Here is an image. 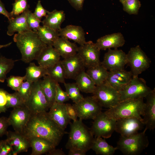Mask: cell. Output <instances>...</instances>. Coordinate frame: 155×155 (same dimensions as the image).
I'll list each match as a JSON object with an SVG mask.
<instances>
[{
  "instance_id": "8fae6325",
  "label": "cell",
  "mask_w": 155,
  "mask_h": 155,
  "mask_svg": "<svg viewBox=\"0 0 155 155\" xmlns=\"http://www.w3.org/2000/svg\"><path fill=\"white\" fill-rule=\"evenodd\" d=\"M90 129L95 137H110L115 131L116 120L101 112L94 120Z\"/></svg>"
},
{
  "instance_id": "db71d44e",
  "label": "cell",
  "mask_w": 155,
  "mask_h": 155,
  "mask_svg": "<svg viewBox=\"0 0 155 155\" xmlns=\"http://www.w3.org/2000/svg\"><path fill=\"white\" fill-rule=\"evenodd\" d=\"M12 42H10L5 44L4 45H0V49L2 48L3 47H7L11 45L12 44Z\"/></svg>"
},
{
  "instance_id": "ffe728a7",
  "label": "cell",
  "mask_w": 155,
  "mask_h": 155,
  "mask_svg": "<svg viewBox=\"0 0 155 155\" xmlns=\"http://www.w3.org/2000/svg\"><path fill=\"white\" fill-rule=\"evenodd\" d=\"M146 102L142 121L147 130H153L155 127V90L146 97Z\"/></svg>"
},
{
  "instance_id": "bcb514c9",
  "label": "cell",
  "mask_w": 155,
  "mask_h": 155,
  "mask_svg": "<svg viewBox=\"0 0 155 155\" xmlns=\"http://www.w3.org/2000/svg\"><path fill=\"white\" fill-rule=\"evenodd\" d=\"M7 93L3 89L0 88V113H5L7 110Z\"/></svg>"
},
{
  "instance_id": "74e56055",
  "label": "cell",
  "mask_w": 155,
  "mask_h": 155,
  "mask_svg": "<svg viewBox=\"0 0 155 155\" xmlns=\"http://www.w3.org/2000/svg\"><path fill=\"white\" fill-rule=\"evenodd\" d=\"M25 105V102L17 91L7 94V108H13Z\"/></svg>"
},
{
  "instance_id": "1f68e13d",
  "label": "cell",
  "mask_w": 155,
  "mask_h": 155,
  "mask_svg": "<svg viewBox=\"0 0 155 155\" xmlns=\"http://www.w3.org/2000/svg\"><path fill=\"white\" fill-rule=\"evenodd\" d=\"M36 33L41 40L47 46H53L60 37L58 31L43 25L40 26Z\"/></svg>"
},
{
  "instance_id": "d6a6232c",
  "label": "cell",
  "mask_w": 155,
  "mask_h": 155,
  "mask_svg": "<svg viewBox=\"0 0 155 155\" xmlns=\"http://www.w3.org/2000/svg\"><path fill=\"white\" fill-rule=\"evenodd\" d=\"M74 80L81 92L93 93L96 86L85 70L78 74Z\"/></svg>"
},
{
  "instance_id": "484cf974",
  "label": "cell",
  "mask_w": 155,
  "mask_h": 155,
  "mask_svg": "<svg viewBox=\"0 0 155 155\" xmlns=\"http://www.w3.org/2000/svg\"><path fill=\"white\" fill-rule=\"evenodd\" d=\"M30 147L32 148L31 155H40L46 154L56 148L53 144L49 141L38 137L28 138Z\"/></svg>"
},
{
  "instance_id": "816d5d0a",
  "label": "cell",
  "mask_w": 155,
  "mask_h": 155,
  "mask_svg": "<svg viewBox=\"0 0 155 155\" xmlns=\"http://www.w3.org/2000/svg\"><path fill=\"white\" fill-rule=\"evenodd\" d=\"M68 155H85L86 152L81 149L72 148L69 150Z\"/></svg>"
},
{
  "instance_id": "f1b7e54d",
  "label": "cell",
  "mask_w": 155,
  "mask_h": 155,
  "mask_svg": "<svg viewBox=\"0 0 155 155\" xmlns=\"http://www.w3.org/2000/svg\"><path fill=\"white\" fill-rule=\"evenodd\" d=\"M91 149L95 152L96 154L101 155H113L117 150L106 142L105 138L102 137H94Z\"/></svg>"
},
{
  "instance_id": "b9f144b4",
  "label": "cell",
  "mask_w": 155,
  "mask_h": 155,
  "mask_svg": "<svg viewBox=\"0 0 155 155\" xmlns=\"http://www.w3.org/2000/svg\"><path fill=\"white\" fill-rule=\"evenodd\" d=\"M27 22L29 29L36 32L40 26V23L42 22L41 20L37 18L29 9L27 14Z\"/></svg>"
},
{
  "instance_id": "cb8c5ba5",
  "label": "cell",
  "mask_w": 155,
  "mask_h": 155,
  "mask_svg": "<svg viewBox=\"0 0 155 155\" xmlns=\"http://www.w3.org/2000/svg\"><path fill=\"white\" fill-rule=\"evenodd\" d=\"M53 46L63 59L76 54L78 47L75 43L71 42L68 40L61 37L55 41Z\"/></svg>"
},
{
  "instance_id": "9c48e42d",
  "label": "cell",
  "mask_w": 155,
  "mask_h": 155,
  "mask_svg": "<svg viewBox=\"0 0 155 155\" xmlns=\"http://www.w3.org/2000/svg\"><path fill=\"white\" fill-rule=\"evenodd\" d=\"M41 80L33 82L30 94L25 103V105L32 113L47 111L50 106L43 92Z\"/></svg>"
},
{
  "instance_id": "7a4b0ae2",
  "label": "cell",
  "mask_w": 155,
  "mask_h": 155,
  "mask_svg": "<svg viewBox=\"0 0 155 155\" xmlns=\"http://www.w3.org/2000/svg\"><path fill=\"white\" fill-rule=\"evenodd\" d=\"M13 40L21 53V60L26 63L36 60L47 46L41 40L36 32L32 30L16 34Z\"/></svg>"
},
{
  "instance_id": "836d02e7",
  "label": "cell",
  "mask_w": 155,
  "mask_h": 155,
  "mask_svg": "<svg viewBox=\"0 0 155 155\" xmlns=\"http://www.w3.org/2000/svg\"><path fill=\"white\" fill-rule=\"evenodd\" d=\"M47 75L58 83H64L65 72L62 61L60 60L52 66L47 69Z\"/></svg>"
},
{
  "instance_id": "f546056e",
  "label": "cell",
  "mask_w": 155,
  "mask_h": 155,
  "mask_svg": "<svg viewBox=\"0 0 155 155\" xmlns=\"http://www.w3.org/2000/svg\"><path fill=\"white\" fill-rule=\"evenodd\" d=\"M86 72L96 86L102 84L106 80L108 71L100 64L88 68Z\"/></svg>"
},
{
  "instance_id": "ba28073f",
  "label": "cell",
  "mask_w": 155,
  "mask_h": 155,
  "mask_svg": "<svg viewBox=\"0 0 155 155\" xmlns=\"http://www.w3.org/2000/svg\"><path fill=\"white\" fill-rule=\"evenodd\" d=\"M152 90L146 84L143 78L138 76H133L129 83L123 90L119 91L120 100L144 98Z\"/></svg>"
},
{
  "instance_id": "7c38bea8",
  "label": "cell",
  "mask_w": 155,
  "mask_h": 155,
  "mask_svg": "<svg viewBox=\"0 0 155 155\" xmlns=\"http://www.w3.org/2000/svg\"><path fill=\"white\" fill-rule=\"evenodd\" d=\"M100 51L96 43L89 41L78 47L77 53L88 68L101 64Z\"/></svg>"
},
{
  "instance_id": "4dcf8cb0",
  "label": "cell",
  "mask_w": 155,
  "mask_h": 155,
  "mask_svg": "<svg viewBox=\"0 0 155 155\" xmlns=\"http://www.w3.org/2000/svg\"><path fill=\"white\" fill-rule=\"evenodd\" d=\"M47 75V69L40 65L37 66L34 63L31 62L26 68L25 80L34 82Z\"/></svg>"
},
{
  "instance_id": "d6986e66",
  "label": "cell",
  "mask_w": 155,
  "mask_h": 155,
  "mask_svg": "<svg viewBox=\"0 0 155 155\" xmlns=\"http://www.w3.org/2000/svg\"><path fill=\"white\" fill-rule=\"evenodd\" d=\"M48 112L50 117L63 130H65L71 119L67 111L65 104H59L55 102Z\"/></svg>"
},
{
  "instance_id": "681fc988",
  "label": "cell",
  "mask_w": 155,
  "mask_h": 155,
  "mask_svg": "<svg viewBox=\"0 0 155 155\" xmlns=\"http://www.w3.org/2000/svg\"><path fill=\"white\" fill-rule=\"evenodd\" d=\"M85 0H68L71 5L77 11L82 10Z\"/></svg>"
},
{
  "instance_id": "9a60e30c",
  "label": "cell",
  "mask_w": 155,
  "mask_h": 155,
  "mask_svg": "<svg viewBox=\"0 0 155 155\" xmlns=\"http://www.w3.org/2000/svg\"><path fill=\"white\" fill-rule=\"evenodd\" d=\"M144 125L142 119L137 117L121 118L116 120L115 131L121 136H127L138 133Z\"/></svg>"
},
{
  "instance_id": "5b68a950",
  "label": "cell",
  "mask_w": 155,
  "mask_h": 155,
  "mask_svg": "<svg viewBox=\"0 0 155 155\" xmlns=\"http://www.w3.org/2000/svg\"><path fill=\"white\" fill-rule=\"evenodd\" d=\"M146 128L143 132L127 136H121L116 147L125 155L140 154L149 144L148 136L145 133Z\"/></svg>"
},
{
  "instance_id": "3957f363",
  "label": "cell",
  "mask_w": 155,
  "mask_h": 155,
  "mask_svg": "<svg viewBox=\"0 0 155 155\" xmlns=\"http://www.w3.org/2000/svg\"><path fill=\"white\" fill-rule=\"evenodd\" d=\"M69 124L70 130L65 145L66 148L69 150L76 148L86 152L91 149L94 138L90 129L80 119Z\"/></svg>"
},
{
  "instance_id": "52a82bcc",
  "label": "cell",
  "mask_w": 155,
  "mask_h": 155,
  "mask_svg": "<svg viewBox=\"0 0 155 155\" xmlns=\"http://www.w3.org/2000/svg\"><path fill=\"white\" fill-rule=\"evenodd\" d=\"M127 57V64L130 67L133 77L138 76L150 67L151 60L139 45L131 48Z\"/></svg>"
},
{
  "instance_id": "e575fe53",
  "label": "cell",
  "mask_w": 155,
  "mask_h": 155,
  "mask_svg": "<svg viewBox=\"0 0 155 155\" xmlns=\"http://www.w3.org/2000/svg\"><path fill=\"white\" fill-rule=\"evenodd\" d=\"M17 61L3 56L0 57V82H4L7 74L13 69Z\"/></svg>"
},
{
  "instance_id": "7dc6e473",
  "label": "cell",
  "mask_w": 155,
  "mask_h": 155,
  "mask_svg": "<svg viewBox=\"0 0 155 155\" xmlns=\"http://www.w3.org/2000/svg\"><path fill=\"white\" fill-rule=\"evenodd\" d=\"M67 111V114L71 119L73 121L78 120V115L73 105L69 103L65 104Z\"/></svg>"
},
{
  "instance_id": "ac0fdd59",
  "label": "cell",
  "mask_w": 155,
  "mask_h": 155,
  "mask_svg": "<svg viewBox=\"0 0 155 155\" xmlns=\"http://www.w3.org/2000/svg\"><path fill=\"white\" fill-rule=\"evenodd\" d=\"M6 140L13 149L12 155H16L22 152H27L30 147L28 138L22 133L7 131Z\"/></svg>"
},
{
  "instance_id": "f5cc1de1",
  "label": "cell",
  "mask_w": 155,
  "mask_h": 155,
  "mask_svg": "<svg viewBox=\"0 0 155 155\" xmlns=\"http://www.w3.org/2000/svg\"><path fill=\"white\" fill-rule=\"evenodd\" d=\"M48 155H65V153L62 150L59 149H56L55 148L53 149L51 151L46 154Z\"/></svg>"
},
{
  "instance_id": "4fadbf2b",
  "label": "cell",
  "mask_w": 155,
  "mask_h": 155,
  "mask_svg": "<svg viewBox=\"0 0 155 155\" xmlns=\"http://www.w3.org/2000/svg\"><path fill=\"white\" fill-rule=\"evenodd\" d=\"M127 54L121 50L117 49H108L104 57L101 65L108 71L124 69L127 64Z\"/></svg>"
},
{
  "instance_id": "ee69618b",
  "label": "cell",
  "mask_w": 155,
  "mask_h": 155,
  "mask_svg": "<svg viewBox=\"0 0 155 155\" xmlns=\"http://www.w3.org/2000/svg\"><path fill=\"white\" fill-rule=\"evenodd\" d=\"M12 147L6 139L0 141V155H12Z\"/></svg>"
},
{
  "instance_id": "ab89813d",
  "label": "cell",
  "mask_w": 155,
  "mask_h": 155,
  "mask_svg": "<svg viewBox=\"0 0 155 155\" xmlns=\"http://www.w3.org/2000/svg\"><path fill=\"white\" fill-rule=\"evenodd\" d=\"M33 82L26 80L22 84L17 91L19 94L25 102L27 100L31 92Z\"/></svg>"
},
{
  "instance_id": "8992f818",
  "label": "cell",
  "mask_w": 155,
  "mask_h": 155,
  "mask_svg": "<svg viewBox=\"0 0 155 155\" xmlns=\"http://www.w3.org/2000/svg\"><path fill=\"white\" fill-rule=\"evenodd\" d=\"M92 94V96L102 107L110 108L121 101L119 92L106 81L100 85L96 86Z\"/></svg>"
},
{
  "instance_id": "7bdbcfd3",
  "label": "cell",
  "mask_w": 155,
  "mask_h": 155,
  "mask_svg": "<svg viewBox=\"0 0 155 155\" xmlns=\"http://www.w3.org/2000/svg\"><path fill=\"white\" fill-rule=\"evenodd\" d=\"M69 99L66 92L62 89L59 83H57L56 88L55 102L59 104H63Z\"/></svg>"
},
{
  "instance_id": "7402d4cb",
  "label": "cell",
  "mask_w": 155,
  "mask_h": 155,
  "mask_svg": "<svg viewBox=\"0 0 155 155\" xmlns=\"http://www.w3.org/2000/svg\"><path fill=\"white\" fill-rule=\"evenodd\" d=\"M60 37L71 40L80 45L84 44L86 40L85 32L81 26L69 25L59 31Z\"/></svg>"
},
{
  "instance_id": "f907efd6",
  "label": "cell",
  "mask_w": 155,
  "mask_h": 155,
  "mask_svg": "<svg viewBox=\"0 0 155 155\" xmlns=\"http://www.w3.org/2000/svg\"><path fill=\"white\" fill-rule=\"evenodd\" d=\"M0 14L3 15L7 18L9 20H10L12 17L10 12H9L5 8L4 5L1 1L0 0Z\"/></svg>"
},
{
  "instance_id": "c3c4849f",
  "label": "cell",
  "mask_w": 155,
  "mask_h": 155,
  "mask_svg": "<svg viewBox=\"0 0 155 155\" xmlns=\"http://www.w3.org/2000/svg\"><path fill=\"white\" fill-rule=\"evenodd\" d=\"M9 126L7 118L5 117H0V137L6 134L7 128Z\"/></svg>"
},
{
  "instance_id": "2e32d148",
  "label": "cell",
  "mask_w": 155,
  "mask_h": 155,
  "mask_svg": "<svg viewBox=\"0 0 155 155\" xmlns=\"http://www.w3.org/2000/svg\"><path fill=\"white\" fill-rule=\"evenodd\" d=\"M132 77L131 71L125 69L108 71L106 81L112 87L119 91L124 89Z\"/></svg>"
},
{
  "instance_id": "d4e9b609",
  "label": "cell",
  "mask_w": 155,
  "mask_h": 155,
  "mask_svg": "<svg viewBox=\"0 0 155 155\" xmlns=\"http://www.w3.org/2000/svg\"><path fill=\"white\" fill-rule=\"evenodd\" d=\"M28 9L20 15L12 18L10 20L7 27V34L12 36L16 32H21L30 30L27 22Z\"/></svg>"
},
{
  "instance_id": "11a10c76",
  "label": "cell",
  "mask_w": 155,
  "mask_h": 155,
  "mask_svg": "<svg viewBox=\"0 0 155 155\" xmlns=\"http://www.w3.org/2000/svg\"><path fill=\"white\" fill-rule=\"evenodd\" d=\"M126 0H119L120 1L121 3H122L123 2V1H125Z\"/></svg>"
},
{
  "instance_id": "60d3db41",
  "label": "cell",
  "mask_w": 155,
  "mask_h": 155,
  "mask_svg": "<svg viewBox=\"0 0 155 155\" xmlns=\"http://www.w3.org/2000/svg\"><path fill=\"white\" fill-rule=\"evenodd\" d=\"M25 76H20L11 75L7 78V86L12 90L17 91L19 89L24 81Z\"/></svg>"
},
{
  "instance_id": "e0dca14e",
  "label": "cell",
  "mask_w": 155,
  "mask_h": 155,
  "mask_svg": "<svg viewBox=\"0 0 155 155\" xmlns=\"http://www.w3.org/2000/svg\"><path fill=\"white\" fill-rule=\"evenodd\" d=\"M61 61L65 71L66 79L75 80L78 74L85 70L84 63L77 53Z\"/></svg>"
},
{
  "instance_id": "277c9868",
  "label": "cell",
  "mask_w": 155,
  "mask_h": 155,
  "mask_svg": "<svg viewBox=\"0 0 155 155\" xmlns=\"http://www.w3.org/2000/svg\"><path fill=\"white\" fill-rule=\"evenodd\" d=\"M145 106L144 98L127 99L120 101L104 113L109 117L115 120L132 117L142 120L141 116L144 114Z\"/></svg>"
},
{
  "instance_id": "f35d334b",
  "label": "cell",
  "mask_w": 155,
  "mask_h": 155,
  "mask_svg": "<svg viewBox=\"0 0 155 155\" xmlns=\"http://www.w3.org/2000/svg\"><path fill=\"white\" fill-rule=\"evenodd\" d=\"M12 6V10L10 12L12 17L20 15L29 8L27 0H16Z\"/></svg>"
},
{
  "instance_id": "6da1fadb",
  "label": "cell",
  "mask_w": 155,
  "mask_h": 155,
  "mask_svg": "<svg viewBox=\"0 0 155 155\" xmlns=\"http://www.w3.org/2000/svg\"><path fill=\"white\" fill-rule=\"evenodd\" d=\"M67 133L50 117L48 112L42 111L32 113L23 134L28 138H44L56 147Z\"/></svg>"
},
{
  "instance_id": "83f0119b",
  "label": "cell",
  "mask_w": 155,
  "mask_h": 155,
  "mask_svg": "<svg viewBox=\"0 0 155 155\" xmlns=\"http://www.w3.org/2000/svg\"><path fill=\"white\" fill-rule=\"evenodd\" d=\"M58 83L48 75L41 80V85L43 92L50 106L55 102L56 88Z\"/></svg>"
},
{
  "instance_id": "8d00e7d4",
  "label": "cell",
  "mask_w": 155,
  "mask_h": 155,
  "mask_svg": "<svg viewBox=\"0 0 155 155\" xmlns=\"http://www.w3.org/2000/svg\"><path fill=\"white\" fill-rule=\"evenodd\" d=\"M121 3L123 10L130 15L137 14L141 6L139 0H126Z\"/></svg>"
},
{
  "instance_id": "4316f807",
  "label": "cell",
  "mask_w": 155,
  "mask_h": 155,
  "mask_svg": "<svg viewBox=\"0 0 155 155\" xmlns=\"http://www.w3.org/2000/svg\"><path fill=\"white\" fill-rule=\"evenodd\" d=\"M42 22L43 25L59 31L61 25L65 20V14L64 11L55 9L48 12Z\"/></svg>"
},
{
  "instance_id": "603a6c76",
  "label": "cell",
  "mask_w": 155,
  "mask_h": 155,
  "mask_svg": "<svg viewBox=\"0 0 155 155\" xmlns=\"http://www.w3.org/2000/svg\"><path fill=\"white\" fill-rule=\"evenodd\" d=\"M61 56L52 46H46L42 50L36 60L39 65L48 69L60 60Z\"/></svg>"
},
{
  "instance_id": "30bf717a",
  "label": "cell",
  "mask_w": 155,
  "mask_h": 155,
  "mask_svg": "<svg viewBox=\"0 0 155 155\" xmlns=\"http://www.w3.org/2000/svg\"><path fill=\"white\" fill-rule=\"evenodd\" d=\"M73 105L76 111L78 117L82 120H94L102 112V107L92 96L84 97Z\"/></svg>"
},
{
  "instance_id": "f6af8a7d",
  "label": "cell",
  "mask_w": 155,
  "mask_h": 155,
  "mask_svg": "<svg viewBox=\"0 0 155 155\" xmlns=\"http://www.w3.org/2000/svg\"><path fill=\"white\" fill-rule=\"evenodd\" d=\"M49 11L45 9L42 6L41 3V1L38 0V1L34 12L33 13L34 15L38 19L41 20L43 17H45Z\"/></svg>"
},
{
  "instance_id": "44dd1931",
  "label": "cell",
  "mask_w": 155,
  "mask_h": 155,
  "mask_svg": "<svg viewBox=\"0 0 155 155\" xmlns=\"http://www.w3.org/2000/svg\"><path fill=\"white\" fill-rule=\"evenodd\" d=\"M125 42L123 35L120 32H117L102 36L98 38L95 43L100 50H105L122 47Z\"/></svg>"
},
{
  "instance_id": "5bb4252c",
  "label": "cell",
  "mask_w": 155,
  "mask_h": 155,
  "mask_svg": "<svg viewBox=\"0 0 155 155\" xmlns=\"http://www.w3.org/2000/svg\"><path fill=\"white\" fill-rule=\"evenodd\" d=\"M32 113L25 105L13 108L7 118L9 125H11L15 131L23 133Z\"/></svg>"
},
{
  "instance_id": "d590c367",
  "label": "cell",
  "mask_w": 155,
  "mask_h": 155,
  "mask_svg": "<svg viewBox=\"0 0 155 155\" xmlns=\"http://www.w3.org/2000/svg\"><path fill=\"white\" fill-rule=\"evenodd\" d=\"M65 92L70 99L74 103H76L84 98L80 92V90L75 82L64 83Z\"/></svg>"
}]
</instances>
